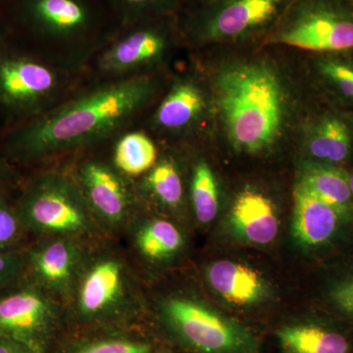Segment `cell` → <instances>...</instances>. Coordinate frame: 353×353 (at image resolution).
<instances>
[{"label": "cell", "instance_id": "cell-23", "mask_svg": "<svg viewBox=\"0 0 353 353\" xmlns=\"http://www.w3.org/2000/svg\"><path fill=\"white\" fill-rule=\"evenodd\" d=\"M37 17L52 34L68 36L85 25L88 14L77 0H37Z\"/></svg>", "mask_w": 353, "mask_h": 353}, {"label": "cell", "instance_id": "cell-31", "mask_svg": "<svg viewBox=\"0 0 353 353\" xmlns=\"http://www.w3.org/2000/svg\"><path fill=\"white\" fill-rule=\"evenodd\" d=\"M127 3L132 4V6H148L152 2L157 1V0H124Z\"/></svg>", "mask_w": 353, "mask_h": 353}, {"label": "cell", "instance_id": "cell-20", "mask_svg": "<svg viewBox=\"0 0 353 353\" xmlns=\"http://www.w3.org/2000/svg\"><path fill=\"white\" fill-rule=\"evenodd\" d=\"M308 152L318 161L340 164L350 157L353 148V129L340 115L324 116L309 134Z\"/></svg>", "mask_w": 353, "mask_h": 353}, {"label": "cell", "instance_id": "cell-5", "mask_svg": "<svg viewBox=\"0 0 353 353\" xmlns=\"http://www.w3.org/2000/svg\"><path fill=\"white\" fill-rule=\"evenodd\" d=\"M79 61V58L52 62L3 58L0 60V101L21 112L41 116L64 101Z\"/></svg>", "mask_w": 353, "mask_h": 353}, {"label": "cell", "instance_id": "cell-11", "mask_svg": "<svg viewBox=\"0 0 353 353\" xmlns=\"http://www.w3.org/2000/svg\"><path fill=\"white\" fill-rule=\"evenodd\" d=\"M120 240L145 279L146 272L178 259L187 245L182 229L174 221L150 215L143 209Z\"/></svg>", "mask_w": 353, "mask_h": 353}, {"label": "cell", "instance_id": "cell-27", "mask_svg": "<svg viewBox=\"0 0 353 353\" xmlns=\"http://www.w3.org/2000/svg\"><path fill=\"white\" fill-rule=\"evenodd\" d=\"M28 233L17 209L0 201V252L20 250V241Z\"/></svg>", "mask_w": 353, "mask_h": 353}, {"label": "cell", "instance_id": "cell-15", "mask_svg": "<svg viewBox=\"0 0 353 353\" xmlns=\"http://www.w3.org/2000/svg\"><path fill=\"white\" fill-rule=\"evenodd\" d=\"M206 280L213 292L236 306L259 303L267 294L263 277L252 267L230 260L209 265Z\"/></svg>", "mask_w": 353, "mask_h": 353}, {"label": "cell", "instance_id": "cell-6", "mask_svg": "<svg viewBox=\"0 0 353 353\" xmlns=\"http://www.w3.org/2000/svg\"><path fill=\"white\" fill-rule=\"evenodd\" d=\"M162 319L190 347L203 353H248L252 339L236 323L185 294L157 299Z\"/></svg>", "mask_w": 353, "mask_h": 353}, {"label": "cell", "instance_id": "cell-25", "mask_svg": "<svg viewBox=\"0 0 353 353\" xmlns=\"http://www.w3.org/2000/svg\"><path fill=\"white\" fill-rule=\"evenodd\" d=\"M323 77L334 90L348 101H353V63L339 58H327L320 62Z\"/></svg>", "mask_w": 353, "mask_h": 353}, {"label": "cell", "instance_id": "cell-32", "mask_svg": "<svg viewBox=\"0 0 353 353\" xmlns=\"http://www.w3.org/2000/svg\"><path fill=\"white\" fill-rule=\"evenodd\" d=\"M350 192H352V197H353V172L352 174H350Z\"/></svg>", "mask_w": 353, "mask_h": 353}, {"label": "cell", "instance_id": "cell-3", "mask_svg": "<svg viewBox=\"0 0 353 353\" xmlns=\"http://www.w3.org/2000/svg\"><path fill=\"white\" fill-rule=\"evenodd\" d=\"M217 101L236 150L256 153L273 145L283 119L278 77L262 64L228 69L216 83Z\"/></svg>", "mask_w": 353, "mask_h": 353}, {"label": "cell", "instance_id": "cell-8", "mask_svg": "<svg viewBox=\"0 0 353 353\" xmlns=\"http://www.w3.org/2000/svg\"><path fill=\"white\" fill-rule=\"evenodd\" d=\"M63 316V303L25 279L0 292V336L32 353L46 352Z\"/></svg>", "mask_w": 353, "mask_h": 353}, {"label": "cell", "instance_id": "cell-10", "mask_svg": "<svg viewBox=\"0 0 353 353\" xmlns=\"http://www.w3.org/2000/svg\"><path fill=\"white\" fill-rule=\"evenodd\" d=\"M90 243L69 236L34 239L32 245L25 248V280L64 305L73 290Z\"/></svg>", "mask_w": 353, "mask_h": 353}, {"label": "cell", "instance_id": "cell-28", "mask_svg": "<svg viewBox=\"0 0 353 353\" xmlns=\"http://www.w3.org/2000/svg\"><path fill=\"white\" fill-rule=\"evenodd\" d=\"M25 248L0 252V292L24 280Z\"/></svg>", "mask_w": 353, "mask_h": 353}, {"label": "cell", "instance_id": "cell-17", "mask_svg": "<svg viewBox=\"0 0 353 353\" xmlns=\"http://www.w3.org/2000/svg\"><path fill=\"white\" fill-rule=\"evenodd\" d=\"M132 181L141 208L152 203L176 212L182 208L185 196L182 174L172 158L158 159L145 175Z\"/></svg>", "mask_w": 353, "mask_h": 353}, {"label": "cell", "instance_id": "cell-14", "mask_svg": "<svg viewBox=\"0 0 353 353\" xmlns=\"http://www.w3.org/2000/svg\"><path fill=\"white\" fill-rule=\"evenodd\" d=\"M229 220L236 234L248 243L265 245L277 238L275 206L269 197L255 190H243L236 196Z\"/></svg>", "mask_w": 353, "mask_h": 353}, {"label": "cell", "instance_id": "cell-22", "mask_svg": "<svg viewBox=\"0 0 353 353\" xmlns=\"http://www.w3.org/2000/svg\"><path fill=\"white\" fill-rule=\"evenodd\" d=\"M289 353H347L348 341L343 334L315 325H292L277 333Z\"/></svg>", "mask_w": 353, "mask_h": 353}, {"label": "cell", "instance_id": "cell-13", "mask_svg": "<svg viewBox=\"0 0 353 353\" xmlns=\"http://www.w3.org/2000/svg\"><path fill=\"white\" fill-rule=\"evenodd\" d=\"M166 46V39L161 32L138 30L104 50L97 59V70L113 79L143 75L141 71L157 62Z\"/></svg>", "mask_w": 353, "mask_h": 353}, {"label": "cell", "instance_id": "cell-24", "mask_svg": "<svg viewBox=\"0 0 353 353\" xmlns=\"http://www.w3.org/2000/svg\"><path fill=\"white\" fill-rule=\"evenodd\" d=\"M190 202L197 222L208 225L215 220L219 210L217 183L208 162H197L190 181Z\"/></svg>", "mask_w": 353, "mask_h": 353}, {"label": "cell", "instance_id": "cell-29", "mask_svg": "<svg viewBox=\"0 0 353 353\" xmlns=\"http://www.w3.org/2000/svg\"><path fill=\"white\" fill-rule=\"evenodd\" d=\"M333 297L341 309L353 315V279L339 285L334 290Z\"/></svg>", "mask_w": 353, "mask_h": 353}, {"label": "cell", "instance_id": "cell-1", "mask_svg": "<svg viewBox=\"0 0 353 353\" xmlns=\"http://www.w3.org/2000/svg\"><path fill=\"white\" fill-rule=\"evenodd\" d=\"M152 77L138 75L74 95L16 132L11 153L22 161L54 160L101 143L124 129L157 94Z\"/></svg>", "mask_w": 353, "mask_h": 353}, {"label": "cell", "instance_id": "cell-21", "mask_svg": "<svg viewBox=\"0 0 353 353\" xmlns=\"http://www.w3.org/2000/svg\"><path fill=\"white\" fill-rule=\"evenodd\" d=\"M158 160V150L143 132L123 134L113 148L111 163L122 175L137 180L150 170Z\"/></svg>", "mask_w": 353, "mask_h": 353}, {"label": "cell", "instance_id": "cell-26", "mask_svg": "<svg viewBox=\"0 0 353 353\" xmlns=\"http://www.w3.org/2000/svg\"><path fill=\"white\" fill-rule=\"evenodd\" d=\"M152 345L146 341L110 336L90 341L70 353H152Z\"/></svg>", "mask_w": 353, "mask_h": 353}, {"label": "cell", "instance_id": "cell-2", "mask_svg": "<svg viewBox=\"0 0 353 353\" xmlns=\"http://www.w3.org/2000/svg\"><path fill=\"white\" fill-rule=\"evenodd\" d=\"M145 280L120 239L90 241L65 315L102 322L141 312L148 301Z\"/></svg>", "mask_w": 353, "mask_h": 353}, {"label": "cell", "instance_id": "cell-4", "mask_svg": "<svg viewBox=\"0 0 353 353\" xmlns=\"http://www.w3.org/2000/svg\"><path fill=\"white\" fill-rule=\"evenodd\" d=\"M34 239L69 236L92 241L105 238L70 170L50 169L32 179L16 206Z\"/></svg>", "mask_w": 353, "mask_h": 353}, {"label": "cell", "instance_id": "cell-30", "mask_svg": "<svg viewBox=\"0 0 353 353\" xmlns=\"http://www.w3.org/2000/svg\"><path fill=\"white\" fill-rule=\"evenodd\" d=\"M0 353H32L24 345L0 336Z\"/></svg>", "mask_w": 353, "mask_h": 353}, {"label": "cell", "instance_id": "cell-16", "mask_svg": "<svg viewBox=\"0 0 353 353\" xmlns=\"http://www.w3.org/2000/svg\"><path fill=\"white\" fill-rule=\"evenodd\" d=\"M294 196L292 231L297 241L318 246L331 240L341 220L336 210L301 183H297Z\"/></svg>", "mask_w": 353, "mask_h": 353}, {"label": "cell", "instance_id": "cell-7", "mask_svg": "<svg viewBox=\"0 0 353 353\" xmlns=\"http://www.w3.org/2000/svg\"><path fill=\"white\" fill-rule=\"evenodd\" d=\"M90 212L103 233L121 239L141 210L134 181L122 175L110 160L88 157L71 169Z\"/></svg>", "mask_w": 353, "mask_h": 353}, {"label": "cell", "instance_id": "cell-9", "mask_svg": "<svg viewBox=\"0 0 353 353\" xmlns=\"http://www.w3.org/2000/svg\"><path fill=\"white\" fill-rule=\"evenodd\" d=\"M274 41L319 52L352 50L353 12L332 0H312L301 7Z\"/></svg>", "mask_w": 353, "mask_h": 353}, {"label": "cell", "instance_id": "cell-19", "mask_svg": "<svg viewBox=\"0 0 353 353\" xmlns=\"http://www.w3.org/2000/svg\"><path fill=\"white\" fill-rule=\"evenodd\" d=\"M205 106L203 92L192 80L174 83L159 104L154 115V126L164 131L179 132L192 126Z\"/></svg>", "mask_w": 353, "mask_h": 353}, {"label": "cell", "instance_id": "cell-12", "mask_svg": "<svg viewBox=\"0 0 353 353\" xmlns=\"http://www.w3.org/2000/svg\"><path fill=\"white\" fill-rule=\"evenodd\" d=\"M287 0H223L202 26L204 38L230 39L269 24Z\"/></svg>", "mask_w": 353, "mask_h": 353}, {"label": "cell", "instance_id": "cell-18", "mask_svg": "<svg viewBox=\"0 0 353 353\" xmlns=\"http://www.w3.org/2000/svg\"><path fill=\"white\" fill-rule=\"evenodd\" d=\"M299 182L333 208L341 220L353 219V197L347 171L336 165L309 162L304 165Z\"/></svg>", "mask_w": 353, "mask_h": 353}]
</instances>
